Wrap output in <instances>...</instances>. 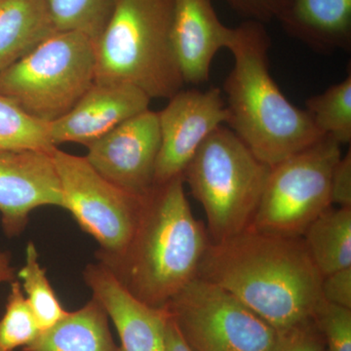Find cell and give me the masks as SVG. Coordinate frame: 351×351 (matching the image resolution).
Wrapping results in <instances>:
<instances>
[{"label":"cell","mask_w":351,"mask_h":351,"mask_svg":"<svg viewBox=\"0 0 351 351\" xmlns=\"http://www.w3.org/2000/svg\"><path fill=\"white\" fill-rule=\"evenodd\" d=\"M197 277L232 294L276 332L313 317L323 300L322 276L302 237L252 228L210 242Z\"/></svg>","instance_id":"1"},{"label":"cell","mask_w":351,"mask_h":351,"mask_svg":"<svg viewBox=\"0 0 351 351\" xmlns=\"http://www.w3.org/2000/svg\"><path fill=\"white\" fill-rule=\"evenodd\" d=\"M210 242L206 226L189 206L184 178L178 176L156 184L145 197L126 248L97 260L134 298L162 309L197 277Z\"/></svg>","instance_id":"2"},{"label":"cell","mask_w":351,"mask_h":351,"mask_svg":"<svg viewBox=\"0 0 351 351\" xmlns=\"http://www.w3.org/2000/svg\"><path fill=\"white\" fill-rule=\"evenodd\" d=\"M270 45L263 23L247 20L234 27L228 48L234 66L223 83V92L226 124L256 157L272 167L323 136L306 110L291 104L272 78Z\"/></svg>","instance_id":"3"},{"label":"cell","mask_w":351,"mask_h":351,"mask_svg":"<svg viewBox=\"0 0 351 351\" xmlns=\"http://www.w3.org/2000/svg\"><path fill=\"white\" fill-rule=\"evenodd\" d=\"M173 0H117L95 43V82L122 83L172 98L182 80L171 40Z\"/></svg>","instance_id":"4"},{"label":"cell","mask_w":351,"mask_h":351,"mask_svg":"<svg viewBox=\"0 0 351 351\" xmlns=\"http://www.w3.org/2000/svg\"><path fill=\"white\" fill-rule=\"evenodd\" d=\"M270 168L223 125L200 145L182 178L204 210L211 242L250 228Z\"/></svg>","instance_id":"5"},{"label":"cell","mask_w":351,"mask_h":351,"mask_svg":"<svg viewBox=\"0 0 351 351\" xmlns=\"http://www.w3.org/2000/svg\"><path fill=\"white\" fill-rule=\"evenodd\" d=\"M95 44L84 34L57 32L0 73V93L34 119L52 123L95 82Z\"/></svg>","instance_id":"6"},{"label":"cell","mask_w":351,"mask_h":351,"mask_svg":"<svg viewBox=\"0 0 351 351\" xmlns=\"http://www.w3.org/2000/svg\"><path fill=\"white\" fill-rule=\"evenodd\" d=\"M341 156V145L325 136L272 166L250 228L278 237H302L332 207L330 180Z\"/></svg>","instance_id":"7"},{"label":"cell","mask_w":351,"mask_h":351,"mask_svg":"<svg viewBox=\"0 0 351 351\" xmlns=\"http://www.w3.org/2000/svg\"><path fill=\"white\" fill-rule=\"evenodd\" d=\"M193 351H269L277 332L237 298L195 277L165 307Z\"/></svg>","instance_id":"8"},{"label":"cell","mask_w":351,"mask_h":351,"mask_svg":"<svg viewBox=\"0 0 351 351\" xmlns=\"http://www.w3.org/2000/svg\"><path fill=\"white\" fill-rule=\"evenodd\" d=\"M52 154L63 193V209L100 245L96 256L119 255L135 232L145 198L107 181L84 156L58 147Z\"/></svg>","instance_id":"9"},{"label":"cell","mask_w":351,"mask_h":351,"mask_svg":"<svg viewBox=\"0 0 351 351\" xmlns=\"http://www.w3.org/2000/svg\"><path fill=\"white\" fill-rule=\"evenodd\" d=\"M85 158L95 171L117 188L147 197L156 186L160 149L158 114L145 110L87 145Z\"/></svg>","instance_id":"10"},{"label":"cell","mask_w":351,"mask_h":351,"mask_svg":"<svg viewBox=\"0 0 351 351\" xmlns=\"http://www.w3.org/2000/svg\"><path fill=\"white\" fill-rule=\"evenodd\" d=\"M157 114L160 149L156 184L182 176L200 145L228 119L223 92L215 87L205 91L182 89Z\"/></svg>","instance_id":"11"},{"label":"cell","mask_w":351,"mask_h":351,"mask_svg":"<svg viewBox=\"0 0 351 351\" xmlns=\"http://www.w3.org/2000/svg\"><path fill=\"white\" fill-rule=\"evenodd\" d=\"M52 152L0 149V216L6 237L22 234L38 208H63Z\"/></svg>","instance_id":"12"},{"label":"cell","mask_w":351,"mask_h":351,"mask_svg":"<svg viewBox=\"0 0 351 351\" xmlns=\"http://www.w3.org/2000/svg\"><path fill=\"white\" fill-rule=\"evenodd\" d=\"M152 99L122 83L94 82L63 117L49 123L54 147L76 143L87 147L115 127L149 110Z\"/></svg>","instance_id":"13"},{"label":"cell","mask_w":351,"mask_h":351,"mask_svg":"<svg viewBox=\"0 0 351 351\" xmlns=\"http://www.w3.org/2000/svg\"><path fill=\"white\" fill-rule=\"evenodd\" d=\"M233 38L234 29L221 22L211 0H173L171 40L184 84L207 82L214 58Z\"/></svg>","instance_id":"14"},{"label":"cell","mask_w":351,"mask_h":351,"mask_svg":"<svg viewBox=\"0 0 351 351\" xmlns=\"http://www.w3.org/2000/svg\"><path fill=\"white\" fill-rule=\"evenodd\" d=\"M83 277L119 332L122 351H166L165 308L138 301L100 263L86 265Z\"/></svg>","instance_id":"15"},{"label":"cell","mask_w":351,"mask_h":351,"mask_svg":"<svg viewBox=\"0 0 351 351\" xmlns=\"http://www.w3.org/2000/svg\"><path fill=\"white\" fill-rule=\"evenodd\" d=\"M276 19L314 51L350 50L351 0H279Z\"/></svg>","instance_id":"16"},{"label":"cell","mask_w":351,"mask_h":351,"mask_svg":"<svg viewBox=\"0 0 351 351\" xmlns=\"http://www.w3.org/2000/svg\"><path fill=\"white\" fill-rule=\"evenodd\" d=\"M108 320L107 311L92 298L82 308L68 311L56 325L39 332L22 351H122Z\"/></svg>","instance_id":"17"},{"label":"cell","mask_w":351,"mask_h":351,"mask_svg":"<svg viewBox=\"0 0 351 351\" xmlns=\"http://www.w3.org/2000/svg\"><path fill=\"white\" fill-rule=\"evenodd\" d=\"M57 32L45 0H0V73Z\"/></svg>","instance_id":"18"},{"label":"cell","mask_w":351,"mask_h":351,"mask_svg":"<svg viewBox=\"0 0 351 351\" xmlns=\"http://www.w3.org/2000/svg\"><path fill=\"white\" fill-rule=\"evenodd\" d=\"M302 239L321 276L351 267V208L330 207Z\"/></svg>","instance_id":"19"},{"label":"cell","mask_w":351,"mask_h":351,"mask_svg":"<svg viewBox=\"0 0 351 351\" xmlns=\"http://www.w3.org/2000/svg\"><path fill=\"white\" fill-rule=\"evenodd\" d=\"M306 110L321 136H329L339 145L351 141V73L343 82L306 101Z\"/></svg>","instance_id":"20"},{"label":"cell","mask_w":351,"mask_h":351,"mask_svg":"<svg viewBox=\"0 0 351 351\" xmlns=\"http://www.w3.org/2000/svg\"><path fill=\"white\" fill-rule=\"evenodd\" d=\"M18 277L22 281L21 285L40 331L54 326L66 316L68 311L62 306L45 269L39 263L38 249L34 242L27 245L25 263L18 272Z\"/></svg>","instance_id":"21"},{"label":"cell","mask_w":351,"mask_h":351,"mask_svg":"<svg viewBox=\"0 0 351 351\" xmlns=\"http://www.w3.org/2000/svg\"><path fill=\"white\" fill-rule=\"evenodd\" d=\"M117 0H45L58 32L84 34L94 44L100 38Z\"/></svg>","instance_id":"22"},{"label":"cell","mask_w":351,"mask_h":351,"mask_svg":"<svg viewBox=\"0 0 351 351\" xmlns=\"http://www.w3.org/2000/svg\"><path fill=\"white\" fill-rule=\"evenodd\" d=\"M55 149L49 124L34 119L0 93V149L52 152Z\"/></svg>","instance_id":"23"},{"label":"cell","mask_w":351,"mask_h":351,"mask_svg":"<svg viewBox=\"0 0 351 351\" xmlns=\"http://www.w3.org/2000/svg\"><path fill=\"white\" fill-rule=\"evenodd\" d=\"M19 280L10 283L5 313L0 319V350L15 351L31 345L40 332Z\"/></svg>","instance_id":"24"},{"label":"cell","mask_w":351,"mask_h":351,"mask_svg":"<svg viewBox=\"0 0 351 351\" xmlns=\"http://www.w3.org/2000/svg\"><path fill=\"white\" fill-rule=\"evenodd\" d=\"M313 318L322 336L325 351H351L350 308L322 300Z\"/></svg>","instance_id":"25"},{"label":"cell","mask_w":351,"mask_h":351,"mask_svg":"<svg viewBox=\"0 0 351 351\" xmlns=\"http://www.w3.org/2000/svg\"><path fill=\"white\" fill-rule=\"evenodd\" d=\"M269 351H325L324 341L313 318L277 332Z\"/></svg>","instance_id":"26"},{"label":"cell","mask_w":351,"mask_h":351,"mask_svg":"<svg viewBox=\"0 0 351 351\" xmlns=\"http://www.w3.org/2000/svg\"><path fill=\"white\" fill-rule=\"evenodd\" d=\"M321 295L325 302L351 309V267L322 277Z\"/></svg>","instance_id":"27"},{"label":"cell","mask_w":351,"mask_h":351,"mask_svg":"<svg viewBox=\"0 0 351 351\" xmlns=\"http://www.w3.org/2000/svg\"><path fill=\"white\" fill-rule=\"evenodd\" d=\"M332 205L351 208V151L341 156L332 169L330 180Z\"/></svg>","instance_id":"28"},{"label":"cell","mask_w":351,"mask_h":351,"mask_svg":"<svg viewBox=\"0 0 351 351\" xmlns=\"http://www.w3.org/2000/svg\"><path fill=\"white\" fill-rule=\"evenodd\" d=\"M232 8L248 20L267 23L276 19L279 0H226Z\"/></svg>","instance_id":"29"},{"label":"cell","mask_w":351,"mask_h":351,"mask_svg":"<svg viewBox=\"0 0 351 351\" xmlns=\"http://www.w3.org/2000/svg\"><path fill=\"white\" fill-rule=\"evenodd\" d=\"M165 341L166 351H193L182 339L168 313L167 320H166Z\"/></svg>","instance_id":"30"},{"label":"cell","mask_w":351,"mask_h":351,"mask_svg":"<svg viewBox=\"0 0 351 351\" xmlns=\"http://www.w3.org/2000/svg\"><path fill=\"white\" fill-rule=\"evenodd\" d=\"M15 280V269L8 252L0 251V284L11 283Z\"/></svg>","instance_id":"31"},{"label":"cell","mask_w":351,"mask_h":351,"mask_svg":"<svg viewBox=\"0 0 351 351\" xmlns=\"http://www.w3.org/2000/svg\"><path fill=\"white\" fill-rule=\"evenodd\" d=\"M0 351H2L1 350H0Z\"/></svg>","instance_id":"32"}]
</instances>
